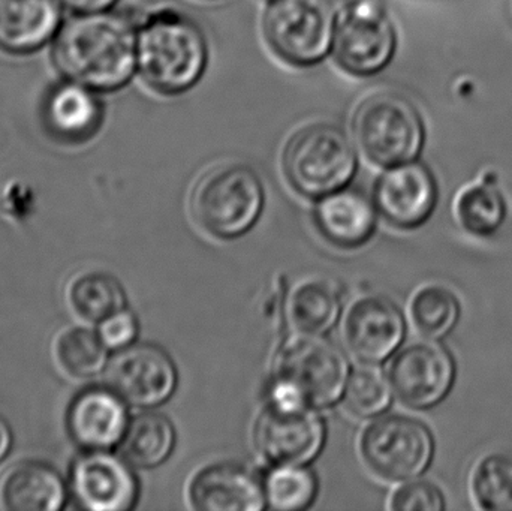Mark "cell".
Returning a JSON list of instances; mask_svg holds the SVG:
<instances>
[{
    "instance_id": "83f0119b",
    "label": "cell",
    "mask_w": 512,
    "mask_h": 511,
    "mask_svg": "<svg viewBox=\"0 0 512 511\" xmlns=\"http://www.w3.org/2000/svg\"><path fill=\"white\" fill-rule=\"evenodd\" d=\"M471 494L478 509L512 511V452L489 453L475 465Z\"/></svg>"
},
{
    "instance_id": "603a6c76",
    "label": "cell",
    "mask_w": 512,
    "mask_h": 511,
    "mask_svg": "<svg viewBox=\"0 0 512 511\" xmlns=\"http://www.w3.org/2000/svg\"><path fill=\"white\" fill-rule=\"evenodd\" d=\"M176 446L173 423L164 414L144 411L129 422L120 443L123 458L137 468L149 470L164 464Z\"/></svg>"
},
{
    "instance_id": "4316f807",
    "label": "cell",
    "mask_w": 512,
    "mask_h": 511,
    "mask_svg": "<svg viewBox=\"0 0 512 511\" xmlns=\"http://www.w3.org/2000/svg\"><path fill=\"white\" fill-rule=\"evenodd\" d=\"M54 354L63 372L77 380L95 377L107 366L108 348L98 333L83 327L63 330L54 342Z\"/></svg>"
},
{
    "instance_id": "cb8c5ba5",
    "label": "cell",
    "mask_w": 512,
    "mask_h": 511,
    "mask_svg": "<svg viewBox=\"0 0 512 511\" xmlns=\"http://www.w3.org/2000/svg\"><path fill=\"white\" fill-rule=\"evenodd\" d=\"M340 311L339 290L324 279L301 282L289 299V318L300 335L324 336L336 326Z\"/></svg>"
},
{
    "instance_id": "ffe728a7",
    "label": "cell",
    "mask_w": 512,
    "mask_h": 511,
    "mask_svg": "<svg viewBox=\"0 0 512 511\" xmlns=\"http://www.w3.org/2000/svg\"><path fill=\"white\" fill-rule=\"evenodd\" d=\"M60 27V0H0V48L14 54L38 50Z\"/></svg>"
},
{
    "instance_id": "d6a6232c",
    "label": "cell",
    "mask_w": 512,
    "mask_h": 511,
    "mask_svg": "<svg viewBox=\"0 0 512 511\" xmlns=\"http://www.w3.org/2000/svg\"><path fill=\"white\" fill-rule=\"evenodd\" d=\"M60 3L77 14H84V12L108 11L116 5L117 0H60Z\"/></svg>"
},
{
    "instance_id": "9a60e30c",
    "label": "cell",
    "mask_w": 512,
    "mask_h": 511,
    "mask_svg": "<svg viewBox=\"0 0 512 511\" xmlns=\"http://www.w3.org/2000/svg\"><path fill=\"white\" fill-rule=\"evenodd\" d=\"M406 335L405 315L391 300L367 296L349 308L343 336L360 362L376 365L390 359Z\"/></svg>"
},
{
    "instance_id": "5bb4252c",
    "label": "cell",
    "mask_w": 512,
    "mask_h": 511,
    "mask_svg": "<svg viewBox=\"0 0 512 511\" xmlns=\"http://www.w3.org/2000/svg\"><path fill=\"white\" fill-rule=\"evenodd\" d=\"M75 501L90 511H126L137 503L138 482L126 459L108 450H89L71 471Z\"/></svg>"
},
{
    "instance_id": "d4e9b609",
    "label": "cell",
    "mask_w": 512,
    "mask_h": 511,
    "mask_svg": "<svg viewBox=\"0 0 512 511\" xmlns=\"http://www.w3.org/2000/svg\"><path fill=\"white\" fill-rule=\"evenodd\" d=\"M459 297L444 285H424L411 300V318L417 332L430 341H444L462 320Z\"/></svg>"
},
{
    "instance_id": "4fadbf2b",
    "label": "cell",
    "mask_w": 512,
    "mask_h": 511,
    "mask_svg": "<svg viewBox=\"0 0 512 511\" xmlns=\"http://www.w3.org/2000/svg\"><path fill=\"white\" fill-rule=\"evenodd\" d=\"M438 201L435 174L418 159L388 167L373 192L376 210L400 230L423 227L435 213Z\"/></svg>"
},
{
    "instance_id": "e0dca14e",
    "label": "cell",
    "mask_w": 512,
    "mask_h": 511,
    "mask_svg": "<svg viewBox=\"0 0 512 511\" xmlns=\"http://www.w3.org/2000/svg\"><path fill=\"white\" fill-rule=\"evenodd\" d=\"M128 425L126 401L113 389L92 387L84 390L69 407V434L87 452L119 446Z\"/></svg>"
},
{
    "instance_id": "6da1fadb",
    "label": "cell",
    "mask_w": 512,
    "mask_h": 511,
    "mask_svg": "<svg viewBox=\"0 0 512 511\" xmlns=\"http://www.w3.org/2000/svg\"><path fill=\"white\" fill-rule=\"evenodd\" d=\"M137 36L132 21L111 9L77 14L54 36V65L66 80L114 92L137 72Z\"/></svg>"
},
{
    "instance_id": "ac0fdd59",
    "label": "cell",
    "mask_w": 512,
    "mask_h": 511,
    "mask_svg": "<svg viewBox=\"0 0 512 511\" xmlns=\"http://www.w3.org/2000/svg\"><path fill=\"white\" fill-rule=\"evenodd\" d=\"M376 206L358 189L342 188L319 198L313 210L316 228L339 248H358L376 230Z\"/></svg>"
},
{
    "instance_id": "44dd1931",
    "label": "cell",
    "mask_w": 512,
    "mask_h": 511,
    "mask_svg": "<svg viewBox=\"0 0 512 511\" xmlns=\"http://www.w3.org/2000/svg\"><path fill=\"white\" fill-rule=\"evenodd\" d=\"M66 503V489L56 470L41 462H23L0 479V509L57 511Z\"/></svg>"
},
{
    "instance_id": "4dcf8cb0",
    "label": "cell",
    "mask_w": 512,
    "mask_h": 511,
    "mask_svg": "<svg viewBox=\"0 0 512 511\" xmlns=\"http://www.w3.org/2000/svg\"><path fill=\"white\" fill-rule=\"evenodd\" d=\"M390 509L394 511H444L447 498L435 483L427 480H408L391 495Z\"/></svg>"
},
{
    "instance_id": "9c48e42d",
    "label": "cell",
    "mask_w": 512,
    "mask_h": 511,
    "mask_svg": "<svg viewBox=\"0 0 512 511\" xmlns=\"http://www.w3.org/2000/svg\"><path fill=\"white\" fill-rule=\"evenodd\" d=\"M361 456L367 467L390 482H408L423 476L436 455L432 429L414 417H381L364 429Z\"/></svg>"
},
{
    "instance_id": "8fae6325",
    "label": "cell",
    "mask_w": 512,
    "mask_h": 511,
    "mask_svg": "<svg viewBox=\"0 0 512 511\" xmlns=\"http://www.w3.org/2000/svg\"><path fill=\"white\" fill-rule=\"evenodd\" d=\"M256 450L274 465H306L321 453L325 423L315 408L267 404L254 429Z\"/></svg>"
},
{
    "instance_id": "277c9868",
    "label": "cell",
    "mask_w": 512,
    "mask_h": 511,
    "mask_svg": "<svg viewBox=\"0 0 512 511\" xmlns=\"http://www.w3.org/2000/svg\"><path fill=\"white\" fill-rule=\"evenodd\" d=\"M283 171L289 185L309 198L346 188L357 171V147L343 129L313 123L295 132L283 150Z\"/></svg>"
},
{
    "instance_id": "1f68e13d",
    "label": "cell",
    "mask_w": 512,
    "mask_h": 511,
    "mask_svg": "<svg viewBox=\"0 0 512 511\" xmlns=\"http://www.w3.org/2000/svg\"><path fill=\"white\" fill-rule=\"evenodd\" d=\"M98 335L108 350H123L137 339V318L128 309H122L99 323Z\"/></svg>"
},
{
    "instance_id": "484cf974",
    "label": "cell",
    "mask_w": 512,
    "mask_h": 511,
    "mask_svg": "<svg viewBox=\"0 0 512 511\" xmlns=\"http://www.w3.org/2000/svg\"><path fill=\"white\" fill-rule=\"evenodd\" d=\"M68 300L75 314L90 323H101L126 306L122 285L105 273L77 276L69 285Z\"/></svg>"
},
{
    "instance_id": "f1b7e54d",
    "label": "cell",
    "mask_w": 512,
    "mask_h": 511,
    "mask_svg": "<svg viewBox=\"0 0 512 511\" xmlns=\"http://www.w3.org/2000/svg\"><path fill=\"white\" fill-rule=\"evenodd\" d=\"M268 506L280 511H298L312 506L318 480L306 465H276L264 482Z\"/></svg>"
},
{
    "instance_id": "7402d4cb",
    "label": "cell",
    "mask_w": 512,
    "mask_h": 511,
    "mask_svg": "<svg viewBox=\"0 0 512 511\" xmlns=\"http://www.w3.org/2000/svg\"><path fill=\"white\" fill-rule=\"evenodd\" d=\"M457 222L469 236L490 239L504 227L508 204L495 173L481 174L460 189L454 201Z\"/></svg>"
},
{
    "instance_id": "2e32d148",
    "label": "cell",
    "mask_w": 512,
    "mask_h": 511,
    "mask_svg": "<svg viewBox=\"0 0 512 511\" xmlns=\"http://www.w3.org/2000/svg\"><path fill=\"white\" fill-rule=\"evenodd\" d=\"M188 497L200 511H259L267 503L264 483L237 462H219L198 471L189 483Z\"/></svg>"
},
{
    "instance_id": "7c38bea8",
    "label": "cell",
    "mask_w": 512,
    "mask_h": 511,
    "mask_svg": "<svg viewBox=\"0 0 512 511\" xmlns=\"http://www.w3.org/2000/svg\"><path fill=\"white\" fill-rule=\"evenodd\" d=\"M107 384L128 404L158 407L173 396L177 369L162 348L152 344L129 345L108 363Z\"/></svg>"
},
{
    "instance_id": "8992f818",
    "label": "cell",
    "mask_w": 512,
    "mask_h": 511,
    "mask_svg": "<svg viewBox=\"0 0 512 511\" xmlns=\"http://www.w3.org/2000/svg\"><path fill=\"white\" fill-rule=\"evenodd\" d=\"M355 144L372 164L393 167L420 158L426 125L414 104L394 92L364 99L352 117Z\"/></svg>"
},
{
    "instance_id": "ba28073f",
    "label": "cell",
    "mask_w": 512,
    "mask_h": 511,
    "mask_svg": "<svg viewBox=\"0 0 512 511\" xmlns=\"http://www.w3.org/2000/svg\"><path fill=\"white\" fill-rule=\"evenodd\" d=\"M396 48V27L384 0H346L337 11L331 56L349 75H378Z\"/></svg>"
},
{
    "instance_id": "836d02e7",
    "label": "cell",
    "mask_w": 512,
    "mask_h": 511,
    "mask_svg": "<svg viewBox=\"0 0 512 511\" xmlns=\"http://www.w3.org/2000/svg\"><path fill=\"white\" fill-rule=\"evenodd\" d=\"M12 446V432L6 420L0 417V462L8 456Z\"/></svg>"
},
{
    "instance_id": "3957f363",
    "label": "cell",
    "mask_w": 512,
    "mask_h": 511,
    "mask_svg": "<svg viewBox=\"0 0 512 511\" xmlns=\"http://www.w3.org/2000/svg\"><path fill=\"white\" fill-rule=\"evenodd\" d=\"M349 363L324 336L300 335L283 347L268 404L282 408H328L345 392Z\"/></svg>"
},
{
    "instance_id": "f546056e",
    "label": "cell",
    "mask_w": 512,
    "mask_h": 511,
    "mask_svg": "<svg viewBox=\"0 0 512 511\" xmlns=\"http://www.w3.org/2000/svg\"><path fill=\"white\" fill-rule=\"evenodd\" d=\"M393 387L381 369L360 366L351 372L343 392V404L358 419H370L388 410Z\"/></svg>"
},
{
    "instance_id": "d6986e66",
    "label": "cell",
    "mask_w": 512,
    "mask_h": 511,
    "mask_svg": "<svg viewBox=\"0 0 512 511\" xmlns=\"http://www.w3.org/2000/svg\"><path fill=\"white\" fill-rule=\"evenodd\" d=\"M96 93L71 80L54 87L42 108L48 131L66 143H80L95 135L102 122V105Z\"/></svg>"
},
{
    "instance_id": "5b68a950",
    "label": "cell",
    "mask_w": 512,
    "mask_h": 511,
    "mask_svg": "<svg viewBox=\"0 0 512 511\" xmlns=\"http://www.w3.org/2000/svg\"><path fill=\"white\" fill-rule=\"evenodd\" d=\"M264 201V186L254 168L221 164L198 180L191 195V213L213 237L237 239L254 227Z\"/></svg>"
},
{
    "instance_id": "7a4b0ae2",
    "label": "cell",
    "mask_w": 512,
    "mask_h": 511,
    "mask_svg": "<svg viewBox=\"0 0 512 511\" xmlns=\"http://www.w3.org/2000/svg\"><path fill=\"white\" fill-rule=\"evenodd\" d=\"M209 44L201 27L174 9L150 15L137 36V72L162 96L194 89L206 74Z\"/></svg>"
},
{
    "instance_id": "52a82bcc",
    "label": "cell",
    "mask_w": 512,
    "mask_h": 511,
    "mask_svg": "<svg viewBox=\"0 0 512 511\" xmlns=\"http://www.w3.org/2000/svg\"><path fill=\"white\" fill-rule=\"evenodd\" d=\"M336 17L331 0H267L262 30L279 59L312 68L333 51Z\"/></svg>"
},
{
    "instance_id": "30bf717a",
    "label": "cell",
    "mask_w": 512,
    "mask_h": 511,
    "mask_svg": "<svg viewBox=\"0 0 512 511\" xmlns=\"http://www.w3.org/2000/svg\"><path fill=\"white\" fill-rule=\"evenodd\" d=\"M456 357L439 341L406 345L391 360V387L397 398L415 411H430L447 401L456 386Z\"/></svg>"
}]
</instances>
